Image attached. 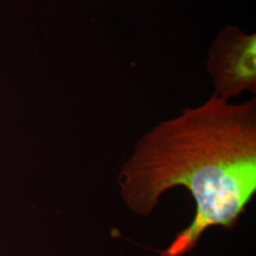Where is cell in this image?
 <instances>
[{
    "label": "cell",
    "mask_w": 256,
    "mask_h": 256,
    "mask_svg": "<svg viewBox=\"0 0 256 256\" xmlns=\"http://www.w3.org/2000/svg\"><path fill=\"white\" fill-rule=\"evenodd\" d=\"M122 200L148 216L183 186L196 202L189 226L160 256H183L212 226L232 229L256 192V97L232 104L216 93L140 138L119 174Z\"/></svg>",
    "instance_id": "6da1fadb"
},
{
    "label": "cell",
    "mask_w": 256,
    "mask_h": 256,
    "mask_svg": "<svg viewBox=\"0 0 256 256\" xmlns=\"http://www.w3.org/2000/svg\"><path fill=\"white\" fill-rule=\"evenodd\" d=\"M207 70L220 98L229 101L246 90L256 94V34L224 28L210 48Z\"/></svg>",
    "instance_id": "7a4b0ae2"
}]
</instances>
